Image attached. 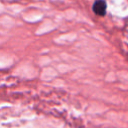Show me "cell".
<instances>
[{
  "label": "cell",
  "instance_id": "cell-1",
  "mask_svg": "<svg viewBox=\"0 0 128 128\" xmlns=\"http://www.w3.org/2000/svg\"><path fill=\"white\" fill-rule=\"evenodd\" d=\"M106 7H107V5H106V2L104 0H97L94 2L92 9L96 15L103 16L106 13Z\"/></svg>",
  "mask_w": 128,
  "mask_h": 128
}]
</instances>
